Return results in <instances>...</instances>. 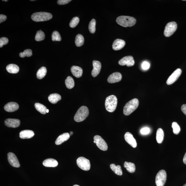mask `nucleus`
Segmentation results:
<instances>
[{
  "instance_id": "nucleus-1",
  "label": "nucleus",
  "mask_w": 186,
  "mask_h": 186,
  "mask_svg": "<svg viewBox=\"0 0 186 186\" xmlns=\"http://www.w3.org/2000/svg\"><path fill=\"white\" fill-rule=\"evenodd\" d=\"M117 24L124 27H131L136 23V19L135 18L129 16H119L116 19Z\"/></svg>"
},
{
  "instance_id": "nucleus-2",
  "label": "nucleus",
  "mask_w": 186,
  "mask_h": 186,
  "mask_svg": "<svg viewBox=\"0 0 186 186\" xmlns=\"http://www.w3.org/2000/svg\"><path fill=\"white\" fill-rule=\"evenodd\" d=\"M139 101L136 98L130 100L126 104L124 108V113L126 116H129L138 107Z\"/></svg>"
},
{
  "instance_id": "nucleus-3",
  "label": "nucleus",
  "mask_w": 186,
  "mask_h": 186,
  "mask_svg": "<svg viewBox=\"0 0 186 186\" xmlns=\"http://www.w3.org/2000/svg\"><path fill=\"white\" fill-rule=\"evenodd\" d=\"M118 100L115 95L110 96L106 99L105 106L106 110L110 112H114L116 109Z\"/></svg>"
},
{
  "instance_id": "nucleus-4",
  "label": "nucleus",
  "mask_w": 186,
  "mask_h": 186,
  "mask_svg": "<svg viewBox=\"0 0 186 186\" xmlns=\"http://www.w3.org/2000/svg\"><path fill=\"white\" fill-rule=\"evenodd\" d=\"M53 17L52 15L49 12H35L31 16V18L33 21L40 22L47 21Z\"/></svg>"
},
{
  "instance_id": "nucleus-5",
  "label": "nucleus",
  "mask_w": 186,
  "mask_h": 186,
  "mask_svg": "<svg viewBox=\"0 0 186 186\" xmlns=\"http://www.w3.org/2000/svg\"><path fill=\"white\" fill-rule=\"evenodd\" d=\"M89 115L88 108L83 106L78 110L74 117V120L77 122H81L85 119Z\"/></svg>"
},
{
  "instance_id": "nucleus-6",
  "label": "nucleus",
  "mask_w": 186,
  "mask_h": 186,
  "mask_svg": "<svg viewBox=\"0 0 186 186\" xmlns=\"http://www.w3.org/2000/svg\"><path fill=\"white\" fill-rule=\"evenodd\" d=\"M167 174L164 170L159 171L156 175L155 183L157 186H164L166 182Z\"/></svg>"
},
{
  "instance_id": "nucleus-7",
  "label": "nucleus",
  "mask_w": 186,
  "mask_h": 186,
  "mask_svg": "<svg viewBox=\"0 0 186 186\" xmlns=\"http://www.w3.org/2000/svg\"><path fill=\"white\" fill-rule=\"evenodd\" d=\"M177 28V25L176 22H170L167 23L165 28L164 32V36L166 37L172 36L176 30Z\"/></svg>"
},
{
  "instance_id": "nucleus-8",
  "label": "nucleus",
  "mask_w": 186,
  "mask_h": 186,
  "mask_svg": "<svg viewBox=\"0 0 186 186\" xmlns=\"http://www.w3.org/2000/svg\"><path fill=\"white\" fill-rule=\"evenodd\" d=\"M78 166L83 170L88 171L91 167L90 163L89 160L85 157H80L77 160Z\"/></svg>"
},
{
  "instance_id": "nucleus-9",
  "label": "nucleus",
  "mask_w": 186,
  "mask_h": 186,
  "mask_svg": "<svg viewBox=\"0 0 186 186\" xmlns=\"http://www.w3.org/2000/svg\"><path fill=\"white\" fill-rule=\"evenodd\" d=\"M94 141L98 147L103 151L108 150V146L107 143L99 135H96L94 137Z\"/></svg>"
},
{
  "instance_id": "nucleus-10",
  "label": "nucleus",
  "mask_w": 186,
  "mask_h": 186,
  "mask_svg": "<svg viewBox=\"0 0 186 186\" xmlns=\"http://www.w3.org/2000/svg\"><path fill=\"white\" fill-rule=\"evenodd\" d=\"M182 73V70L178 68L173 72L167 81V84L168 85H172L178 80Z\"/></svg>"
},
{
  "instance_id": "nucleus-11",
  "label": "nucleus",
  "mask_w": 186,
  "mask_h": 186,
  "mask_svg": "<svg viewBox=\"0 0 186 186\" xmlns=\"http://www.w3.org/2000/svg\"><path fill=\"white\" fill-rule=\"evenodd\" d=\"M135 63V60L132 56L124 57L119 61V64L121 66H124L126 65L129 67L133 66Z\"/></svg>"
},
{
  "instance_id": "nucleus-12",
  "label": "nucleus",
  "mask_w": 186,
  "mask_h": 186,
  "mask_svg": "<svg viewBox=\"0 0 186 186\" xmlns=\"http://www.w3.org/2000/svg\"><path fill=\"white\" fill-rule=\"evenodd\" d=\"M8 162L12 166L15 167H19L20 164L16 156L13 153L9 152L7 155Z\"/></svg>"
},
{
  "instance_id": "nucleus-13",
  "label": "nucleus",
  "mask_w": 186,
  "mask_h": 186,
  "mask_svg": "<svg viewBox=\"0 0 186 186\" xmlns=\"http://www.w3.org/2000/svg\"><path fill=\"white\" fill-rule=\"evenodd\" d=\"M124 139L126 142L133 148L136 147L137 146L136 141L131 133L129 132H127L124 135Z\"/></svg>"
},
{
  "instance_id": "nucleus-14",
  "label": "nucleus",
  "mask_w": 186,
  "mask_h": 186,
  "mask_svg": "<svg viewBox=\"0 0 186 186\" xmlns=\"http://www.w3.org/2000/svg\"><path fill=\"white\" fill-rule=\"evenodd\" d=\"M93 69L92 72V76L95 77L99 74L101 68V64L99 61L94 60L92 62Z\"/></svg>"
},
{
  "instance_id": "nucleus-15",
  "label": "nucleus",
  "mask_w": 186,
  "mask_h": 186,
  "mask_svg": "<svg viewBox=\"0 0 186 186\" xmlns=\"http://www.w3.org/2000/svg\"><path fill=\"white\" fill-rule=\"evenodd\" d=\"M122 77L121 74L119 72H114L109 76L108 79V81L111 83H118L121 80Z\"/></svg>"
},
{
  "instance_id": "nucleus-16",
  "label": "nucleus",
  "mask_w": 186,
  "mask_h": 186,
  "mask_svg": "<svg viewBox=\"0 0 186 186\" xmlns=\"http://www.w3.org/2000/svg\"><path fill=\"white\" fill-rule=\"evenodd\" d=\"M20 121L17 119L9 118L5 121V125L10 128H17L20 126Z\"/></svg>"
},
{
  "instance_id": "nucleus-17",
  "label": "nucleus",
  "mask_w": 186,
  "mask_h": 186,
  "mask_svg": "<svg viewBox=\"0 0 186 186\" xmlns=\"http://www.w3.org/2000/svg\"><path fill=\"white\" fill-rule=\"evenodd\" d=\"M126 42L124 40L120 39H117L113 42V49L115 51H119L123 48Z\"/></svg>"
},
{
  "instance_id": "nucleus-18",
  "label": "nucleus",
  "mask_w": 186,
  "mask_h": 186,
  "mask_svg": "<svg viewBox=\"0 0 186 186\" xmlns=\"http://www.w3.org/2000/svg\"><path fill=\"white\" fill-rule=\"evenodd\" d=\"M18 104L15 102H10L5 105L4 108L8 112H13L17 110L19 108Z\"/></svg>"
},
{
  "instance_id": "nucleus-19",
  "label": "nucleus",
  "mask_w": 186,
  "mask_h": 186,
  "mask_svg": "<svg viewBox=\"0 0 186 186\" xmlns=\"http://www.w3.org/2000/svg\"><path fill=\"white\" fill-rule=\"evenodd\" d=\"M35 135L34 132L32 130H24L20 132L19 136L22 139H30Z\"/></svg>"
},
{
  "instance_id": "nucleus-20",
  "label": "nucleus",
  "mask_w": 186,
  "mask_h": 186,
  "mask_svg": "<svg viewBox=\"0 0 186 186\" xmlns=\"http://www.w3.org/2000/svg\"><path fill=\"white\" fill-rule=\"evenodd\" d=\"M69 134L65 133L59 135L55 141V144L57 145H60L64 143L70 138Z\"/></svg>"
},
{
  "instance_id": "nucleus-21",
  "label": "nucleus",
  "mask_w": 186,
  "mask_h": 186,
  "mask_svg": "<svg viewBox=\"0 0 186 186\" xmlns=\"http://www.w3.org/2000/svg\"><path fill=\"white\" fill-rule=\"evenodd\" d=\"M71 73L75 77L79 78L83 75V70L80 67L74 66L71 68Z\"/></svg>"
},
{
  "instance_id": "nucleus-22",
  "label": "nucleus",
  "mask_w": 186,
  "mask_h": 186,
  "mask_svg": "<svg viewBox=\"0 0 186 186\" xmlns=\"http://www.w3.org/2000/svg\"><path fill=\"white\" fill-rule=\"evenodd\" d=\"M42 164L44 166L46 167H55L58 165V162L57 160L51 158L44 160Z\"/></svg>"
},
{
  "instance_id": "nucleus-23",
  "label": "nucleus",
  "mask_w": 186,
  "mask_h": 186,
  "mask_svg": "<svg viewBox=\"0 0 186 186\" xmlns=\"http://www.w3.org/2000/svg\"><path fill=\"white\" fill-rule=\"evenodd\" d=\"M7 71L10 74H17L19 71V68L15 64H11L6 67Z\"/></svg>"
},
{
  "instance_id": "nucleus-24",
  "label": "nucleus",
  "mask_w": 186,
  "mask_h": 186,
  "mask_svg": "<svg viewBox=\"0 0 186 186\" xmlns=\"http://www.w3.org/2000/svg\"><path fill=\"white\" fill-rule=\"evenodd\" d=\"M60 95L57 94H51L48 97V100L50 102L53 104H56L61 99Z\"/></svg>"
},
{
  "instance_id": "nucleus-25",
  "label": "nucleus",
  "mask_w": 186,
  "mask_h": 186,
  "mask_svg": "<svg viewBox=\"0 0 186 186\" xmlns=\"http://www.w3.org/2000/svg\"><path fill=\"white\" fill-rule=\"evenodd\" d=\"M164 137V133L163 130L161 128H159L156 133V140L158 144H161L162 143Z\"/></svg>"
},
{
  "instance_id": "nucleus-26",
  "label": "nucleus",
  "mask_w": 186,
  "mask_h": 186,
  "mask_svg": "<svg viewBox=\"0 0 186 186\" xmlns=\"http://www.w3.org/2000/svg\"><path fill=\"white\" fill-rule=\"evenodd\" d=\"M110 167L111 170L117 175L120 176L122 175V171L121 167L120 165H118L116 166L114 164H111L110 165Z\"/></svg>"
},
{
  "instance_id": "nucleus-27",
  "label": "nucleus",
  "mask_w": 186,
  "mask_h": 186,
  "mask_svg": "<svg viewBox=\"0 0 186 186\" xmlns=\"http://www.w3.org/2000/svg\"><path fill=\"white\" fill-rule=\"evenodd\" d=\"M124 166L128 171L130 173H133L135 171V166L133 163L125 162Z\"/></svg>"
},
{
  "instance_id": "nucleus-28",
  "label": "nucleus",
  "mask_w": 186,
  "mask_h": 186,
  "mask_svg": "<svg viewBox=\"0 0 186 186\" xmlns=\"http://www.w3.org/2000/svg\"><path fill=\"white\" fill-rule=\"evenodd\" d=\"M35 107L37 110L42 114L43 115L46 114L47 109L45 106L42 104L36 103L35 104Z\"/></svg>"
},
{
  "instance_id": "nucleus-29",
  "label": "nucleus",
  "mask_w": 186,
  "mask_h": 186,
  "mask_svg": "<svg viewBox=\"0 0 186 186\" xmlns=\"http://www.w3.org/2000/svg\"><path fill=\"white\" fill-rule=\"evenodd\" d=\"M47 70L45 67H42L38 70L37 73V77L39 79L44 78L46 75Z\"/></svg>"
},
{
  "instance_id": "nucleus-30",
  "label": "nucleus",
  "mask_w": 186,
  "mask_h": 186,
  "mask_svg": "<svg viewBox=\"0 0 186 186\" xmlns=\"http://www.w3.org/2000/svg\"><path fill=\"white\" fill-rule=\"evenodd\" d=\"M65 84L67 88L69 89L73 88L74 86V81L72 78L70 76H68L65 80Z\"/></svg>"
},
{
  "instance_id": "nucleus-31",
  "label": "nucleus",
  "mask_w": 186,
  "mask_h": 186,
  "mask_svg": "<svg viewBox=\"0 0 186 186\" xmlns=\"http://www.w3.org/2000/svg\"><path fill=\"white\" fill-rule=\"evenodd\" d=\"M75 44L77 46H81L83 45L84 42V38L83 35L78 34L76 36L75 41Z\"/></svg>"
},
{
  "instance_id": "nucleus-32",
  "label": "nucleus",
  "mask_w": 186,
  "mask_h": 186,
  "mask_svg": "<svg viewBox=\"0 0 186 186\" xmlns=\"http://www.w3.org/2000/svg\"><path fill=\"white\" fill-rule=\"evenodd\" d=\"M45 38V34L42 30L37 31L36 36H35V40L37 41L40 42L44 40Z\"/></svg>"
},
{
  "instance_id": "nucleus-33",
  "label": "nucleus",
  "mask_w": 186,
  "mask_h": 186,
  "mask_svg": "<svg viewBox=\"0 0 186 186\" xmlns=\"http://www.w3.org/2000/svg\"><path fill=\"white\" fill-rule=\"evenodd\" d=\"M96 21L94 19H93L91 20L89 25V30L90 32L94 33L96 31Z\"/></svg>"
},
{
  "instance_id": "nucleus-34",
  "label": "nucleus",
  "mask_w": 186,
  "mask_h": 186,
  "mask_svg": "<svg viewBox=\"0 0 186 186\" xmlns=\"http://www.w3.org/2000/svg\"><path fill=\"white\" fill-rule=\"evenodd\" d=\"M52 40L53 41H60L61 37L60 33L57 31H54L52 34Z\"/></svg>"
},
{
  "instance_id": "nucleus-35",
  "label": "nucleus",
  "mask_w": 186,
  "mask_h": 186,
  "mask_svg": "<svg viewBox=\"0 0 186 186\" xmlns=\"http://www.w3.org/2000/svg\"><path fill=\"white\" fill-rule=\"evenodd\" d=\"M172 127L173 129V132L174 134L177 135L179 134L181 130L180 126L178 125L177 123L174 122L172 123Z\"/></svg>"
},
{
  "instance_id": "nucleus-36",
  "label": "nucleus",
  "mask_w": 186,
  "mask_h": 186,
  "mask_svg": "<svg viewBox=\"0 0 186 186\" xmlns=\"http://www.w3.org/2000/svg\"><path fill=\"white\" fill-rule=\"evenodd\" d=\"M32 55V50L30 49H26L23 53H19L20 57L21 58H24L25 57H30Z\"/></svg>"
},
{
  "instance_id": "nucleus-37",
  "label": "nucleus",
  "mask_w": 186,
  "mask_h": 186,
  "mask_svg": "<svg viewBox=\"0 0 186 186\" xmlns=\"http://www.w3.org/2000/svg\"><path fill=\"white\" fill-rule=\"evenodd\" d=\"M79 18L77 17H74L70 22L69 24L70 27L72 28L75 27L79 23Z\"/></svg>"
},
{
  "instance_id": "nucleus-38",
  "label": "nucleus",
  "mask_w": 186,
  "mask_h": 186,
  "mask_svg": "<svg viewBox=\"0 0 186 186\" xmlns=\"http://www.w3.org/2000/svg\"><path fill=\"white\" fill-rule=\"evenodd\" d=\"M8 39L6 37H1L0 38V47H2L3 45L8 44Z\"/></svg>"
},
{
  "instance_id": "nucleus-39",
  "label": "nucleus",
  "mask_w": 186,
  "mask_h": 186,
  "mask_svg": "<svg viewBox=\"0 0 186 186\" xmlns=\"http://www.w3.org/2000/svg\"><path fill=\"white\" fill-rule=\"evenodd\" d=\"M150 133V129L148 127L142 128L140 130V133L143 135H147Z\"/></svg>"
},
{
  "instance_id": "nucleus-40",
  "label": "nucleus",
  "mask_w": 186,
  "mask_h": 186,
  "mask_svg": "<svg viewBox=\"0 0 186 186\" xmlns=\"http://www.w3.org/2000/svg\"><path fill=\"white\" fill-rule=\"evenodd\" d=\"M150 65L149 63L147 61H144L142 63V68L144 70H146L149 68Z\"/></svg>"
},
{
  "instance_id": "nucleus-41",
  "label": "nucleus",
  "mask_w": 186,
  "mask_h": 186,
  "mask_svg": "<svg viewBox=\"0 0 186 186\" xmlns=\"http://www.w3.org/2000/svg\"><path fill=\"white\" fill-rule=\"evenodd\" d=\"M71 0H58L57 1V3L59 5H64L70 2Z\"/></svg>"
},
{
  "instance_id": "nucleus-42",
  "label": "nucleus",
  "mask_w": 186,
  "mask_h": 186,
  "mask_svg": "<svg viewBox=\"0 0 186 186\" xmlns=\"http://www.w3.org/2000/svg\"><path fill=\"white\" fill-rule=\"evenodd\" d=\"M7 17L5 15L1 14L0 15V23L4 22L7 19Z\"/></svg>"
},
{
  "instance_id": "nucleus-43",
  "label": "nucleus",
  "mask_w": 186,
  "mask_h": 186,
  "mask_svg": "<svg viewBox=\"0 0 186 186\" xmlns=\"http://www.w3.org/2000/svg\"><path fill=\"white\" fill-rule=\"evenodd\" d=\"M181 110L186 116V104H184L182 106Z\"/></svg>"
},
{
  "instance_id": "nucleus-44",
  "label": "nucleus",
  "mask_w": 186,
  "mask_h": 186,
  "mask_svg": "<svg viewBox=\"0 0 186 186\" xmlns=\"http://www.w3.org/2000/svg\"><path fill=\"white\" fill-rule=\"evenodd\" d=\"M183 163H185V164H186V152L185 154V155H184L183 159Z\"/></svg>"
},
{
  "instance_id": "nucleus-45",
  "label": "nucleus",
  "mask_w": 186,
  "mask_h": 186,
  "mask_svg": "<svg viewBox=\"0 0 186 186\" xmlns=\"http://www.w3.org/2000/svg\"><path fill=\"white\" fill-rule=\"evenodd\" d=\"M73 134V132L71 131L70 132V134H69V135H72V134Z\"/></svg>"
},
{
  "instance_id": "nucleus-46",
  "label": "nucleus",
  "mask_w": 186,
  "mask_h": 186,
  "mask_svg": "<svg viewBox=\"0 0 186 186\" xmlns=\"http://www.w3.org/2000/svg\"><path fill=\"white\" fill-rule=\"evenodd\" d=\"M49 110L47 109V110H46V112L48 113L49 112Z\"/></svg>"
},
{
  "instance_id": "nucleus-47",
  "label": "nucleus",
  "mask_w": 186,
  "mask_h": 186,
  "mask_svg": "<svg viewBox=\"0 0 186 186\" xmlns=\"http://www.w3.org/2000/svg\"><path fill=\"white\" fill-rule=\"evenodd\" d=\"M73 186H80L78 185H74Z\"/></svg>"
},
{
  "instance_id": "nucleus-48",
  "label": "nucleus",
  "mask_w": 186,
  "mask_h": 186,
  "mask_svg": "<svg viewBox=\"0 0 186 186\" xmlns=\"http://www.w3.org/2000/svg\"><path fill=\"white\" fill-rule=\"evenodd\" d=\"M5 1L6 2V1H7V0H6V1Z\"/></svg>"
},
{
  "instance_id": "nucleus-49",
  "label": "nucleus",
  "mask_w": 186,
  "mask_h": 186,
  "mask_svg": "<svg viewBox=\"0 0 186 186\" xmlns=\"http://www.w3.org/2000/svg\"><path fill=\"white\" fill-rule=\"evenodd\" d=\"M183 186H186V183Z\"/></svg>"
},
{
  "instance_id": "nucleus-50",
  "label": "nucleus",
  "mask_w": 186,
  "mask_h": 186,
  "mask_svg": "<svg viewBox=\"0 0 186 186\" xmlns=\"http://www.w3.org/2000/svg\"><path fill=\"white\" fill-rule=\"evenodd\" d=\"M94 143H95V141H94Z\"/></svg>"
}]
</instances>
